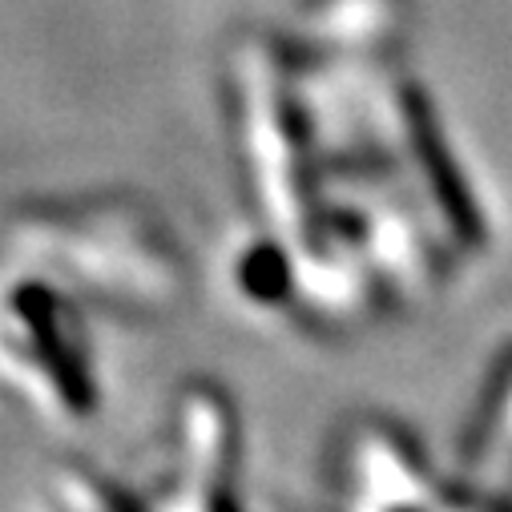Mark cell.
I'll return each mask as SVG.
<instances>
[{"mask_svg":"<svg viewBox=\"0 0 512 512\" xmlns=\"http://www.w3.org/2000/svg\"><path fill=\"white\" fill-rule=\"evenodd\" d=\"M404 117H408V138H412L416 162H420L424 174H428V190H432L440 214H444L448 226L464 238V246H476V238H480V218H476V210H472V202H468V190H464V182H460L456 162H452V158L444 154V146H440V134H436V125H432V117H428V105H424L420 97H408Z\"/></svg>","mask_w":512,"mask_h":512,"instance_id":"cell-1","label":"cell"}]
</instances>
